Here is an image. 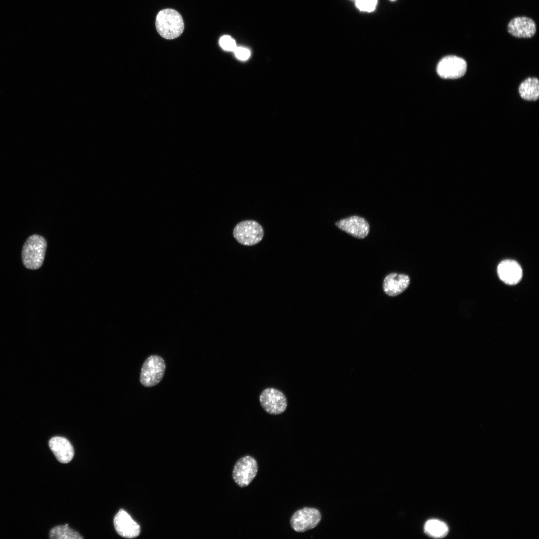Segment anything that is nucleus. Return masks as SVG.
Instances as JSON below:
<instances>
[{
  "label": "nucleus",
  "mask_w": 539,
  "mask_h": 539,
  "mask_svg": "<svg viewBox=\"0 0 539 539\" xmlns=\"http://www.w3.org/2000/svg\"><path fill=\"white\" fill-rule=\"evenodd\" d=\"M47 248V242L41 236L34 234L25 241L22 250L24 266L31 270L38 269L42 265Z\"/></svg>",
  "instance_id": "f257e3e1"
},
{
  "label": "nucleus",
  "mask_w": 539,
  "mask_h": 539,
  "mask_svg": "<svg viewBox=\"0 0 539 539\" xmlns=\"http://www.w3.org/2000/svg\"><path fill=\"white\" fill-rule=\"evenodd\" d=\"M155 25L158 33L167 39L177 38L182 33L184 28L182 16L172 9L160 11L157 15Z\"/></svg>",
  "instance_id": "f03ea898"
},
{
  "label": "nucleus",
  "mask_w": 539,
  "mask_h": 539,
  "mask_svg": "<svg viewBox=\"0 0 539 539\" xmlns=\"http://www.w3.org/2000/svg\"><path fill=\"white\" fill-rule=\"evenodd\" d=\"M165 367V362L162 357L155 355L148 357L141 368V383L145 387L158 384L163 377Z\"/></svg>",
  "instance_id": "7ed1b4c3"
},
{
  "label": "nucleus",
  "mask_w": 539,
  "mask_h": 539,
  "mask_svg": "<svg viewBox=\"0 0 539 539\" xmlns=\"http://www.w3.org/2000/svg\"><path fill=\"white\" fill-rule=\"evenodd\" d=\"M261 406L268 414L277 415L285 412L287 407V400L284 394L280 390L272 387L264 389L259 395Z\"/></svg>",
  "instance_id": "20e7f679"
},
{
  "label": "nucleus",
  "mask_w": 539,
  "mask_h": 539,
  "mask_svg": "<svg viewBox=\"0 0 539 539\" xmlns=\"http://www.w3.org/2000/svg\"><path fill=\"white\" fill-rule=\"evenodd\" d=\"M233 234L239 243L245 246H252L261 241L264 231L262 227L257 222L245 220L236 225Z\"/></svg>",
  "instance_id": "39448f33"
},
{
  "label": "nucleus",
  "mask_w": 539,
  "mask_h": 539,
  "mask_svg": "<svg viewBox=\"0 0 539 539\" xmlns=\"http://www.w3.org/2000/svg\"><path fill=\"white\" fill-rule=\"evenodd\" d=\"M467 67V63L462 58L455 55H448L440 60L436 71L442 78L454 79L463 76L466 73Z\"/></svg>",
  "instance_id": "423d86ee"
},
{
  "label": "nucleus",
  "mask_w": 539,
  "mask_h": 539,
  "mask_svg": "<svg viewBox=\"0 0 539 539\" xmlns=\"http://www.w3.org/2000/svg\"><path fill=\"white\" fill-rule=\"evenodd\" d=\"M258 465L256 460L246 456L239 459L233 470V478L241 487L247 486L256 476Z\"/></svg>",
  "instance_id": "0eeeda50"
},
{
  "label": "nucleus",
  "mask_w": 539,
  "mask_h": 539,
  "mask_svg": "<svg viewBox=\"0 0 539 539\" xmlns=\"http://www.w3.org/2000/svg\"><path fill=\"white\" fill-rule=\"evenodd\" d=\"M321 515L318 510L305 507L295 512L290 520L294 530L304 532L316 527L320 522Z\"/></svg>",
  "instance_id": "6e6552de"
},
{
  "label": "nucleus",
  "mask_w": 539,
  "mask_h": 539,
  "mask_svg": "<svg viewBox=\"0 0 539 539\" xmlns=\"http://www.w3.org/2000/svg\"><path fill=\"white\" fill-rule=\"evenodd\" d=\"M507 28L509 34L517 38H531L537 31L535 21L525 16L513 17L508 23Z\"/></svg>",
  "instance_id": "1a4fd4ad"
},
{
  "label": "nucleus",
  "mask_w": 539,
  "mask_h": 539,
  "mask_svg": "<svg viewBox=\"0 0 539 539\" xmlns=\"http://www.w3.org/2000/svg\"><path fill=\"white\" fill-rule=\"evenodd\" d=\"M335 225L340 230L358 239L365 238L370 231L368 222L358 216L342 219L336 222Z\"/></svg>",
  "instance_id": "9d476101"
},
{
  "label": "nucleus",
  "mask_w": 539,
  "mask_h": 539,
  "mask_svg": "<svg viewBox=\"0 0 539 539\" xmlns=\"http://www.w3.org/2000/svg\"><path fill=\"white\" fill-rule=\"evenodd\" d=\"M114 525L117 533L126 538L137 537L140 533V527L129 514L123 509H120L114 518Z\"/></svg>",
  "instance_id": "9b49d317"
},
{
  "label": "nucleus",
  "mask_w": 539,
  "mask_h": 539,
  "mask_svg": "<svg viewBox=\"0 0 539 539\" xmlns=\"http://www.w3.org/2000/svg\"><path fill=\"white\" fill-rule=\"evenodd\" d=\"M497 271L500 280L510 285L518 283L523 276L522 269L519 264L511 259L502 261L498 265Z\"/></svg>",
  "instance_id": "f8f14e48"
},
{
  "label": "nucleus",
  "mask_w": 539,
  "mask_h": 539,
  "mask_svg": "<svg viewBox=\"0 0 539 539\" xmlns=\"http://www.w3.org/2000/svg\"><path fill=\"white\" fill-rule=\"evenodd\" d=\"M410 283V279L408 275L392 273L388 274L384 278L383 289L387 295L391 297L396 296L405 291Z\"/></svg>",
  "instance_id": "ddd939ff"
},
{
  "label": "nucleus",
  "mask_w": 539,
  "mask_h": 539,
  "mask_svg": "<svg viewBox=\"0 0 539 539\" xmlns=\"http://www.w3.org/2000/svg\"><path fill=\"white\" fill-rule=\"evenodd\" d=\"M49 446L58 461L62 463L69 462L74 456L73 447L64 437H52L49 441Z\"/></svg>",
  "instance_id": "4468645a"
},
{
  "label": "nucleus",
  "mask_w": 539,
  "mask_h": 539,
  "mask_svg": "<svg viewBox=\"0 0 539 539\" xmlns=\"http://www.w3.org/2000/svg\"><path fill=\"white\" fill-rule=\"evenodd\" d=\"M520 96L524 100L536 101L539 96V82L535 77H529L522 82L519 87Z\"/></svg>",
  "instance_id": "2eb2a0df"
},
{
  "label": "nucleus",
  "mask_w": 539,
  "mask_h": 539,
  "mask_svg": "<svg viewBox=\"0 0 539 539\" xmlns=\"http://www.w3.org/2000/svg\"><path fill=\"white\" fill-rule=\"evenodd\" d=\"M424 531L429 536L434 538H443L448 532V527L443 522L437 519L428 520L424 525Z\"/></svg>",
  "instance_id": "dca6fc26"
},
{
  "label": "nucleus",
  "mask_w": 539,
  "mask_h": 539,
  "mask_svg": "<svg viewBox=\"0 0 539 539\" xmlns=\"http://www.w3.org/2000/svg\"><path fill=\"white\" fill-rule=\"evenodd\" d=\"M49 537L52 539H81L83 538L78 532L65 525L53 528L50 532Z\"/></svg>",
  "instance_id": "f3484780"
},
{
  "label": "nucleus",
  "mask_w": 539,
  "mask_h": 539,
  "mask_svg": "<svg viewBox=\"0 0 539 539\" xmlns=\"http://www.w3.org/2000/svg\"><path fill=\"white\" fill-rule=\"evenodd\" d=\"M355 5L361 11L372 12L376 8L377 0H355Z\"/></svg>",
  "instance_id": "a211bd4d"
},
{
  "label": "nucleus",
  "mask_w": 539,
  "mask_h": 539,
  "mask_svg": "<svg viewBox=\"0 0 539 539\" xmlns=\"http://www.w3.org/2000/svg\"><path fill=\"white\" fill-rule=\"evenodd\" d=\"M220 46L225 50L234 51L237 47L234 39L229 35L222 36L219 40Z\"/></svg>",
  "instance_id": "6ab92c4d"
},
{
  "label": "nucleus",
  "mask_w": 539,
  "mask_h": 539,
  "mask_svg": "<svg viewBox=\"0 0 539 539\" xmlns=\"http://www.w3.org/2000/svg\"><path fill=\"white\" fill-rule=\"evenodd\" d=\"M236 57L239 60H246L249 58L250 55V51L247 48L242 47H237L234 51Z\"/></svg>",
  "instance_id": "aec40b11"
},
{
  "label": "nucleus",
  "mask_w": 539,
  "mask_h": 539,
  "mask_svg": "<svg viewBox=\"0 0 539 539\" xmlns=\"http://www.w3.org/2000/svg\"><path fill=\"white\" fill-rule=\"evenodd\" d=\"M391 0L393 1V0Z\"/></svg>",
  "instance_id": "412c9836"
}]
</instances>
